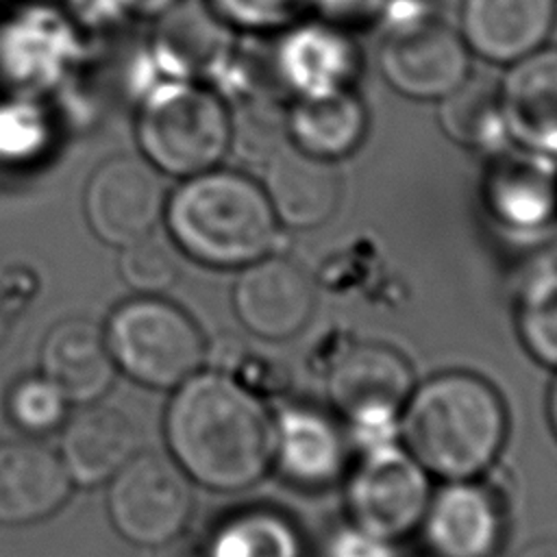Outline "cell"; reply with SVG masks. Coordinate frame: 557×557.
<instances>
[{
	"mask_svg": "<svg viewBox=\"0 0 557 557\" xmlns=\"http://www.w3.org/2000/svg\"><path fill=\"white\" fill-rule=\"evenodd\" d=\"M481 202L492 222L516 235H533L557 220V159L505 146L490 154Z\"/></svg>",
	"mask_w": 557,
	"mask_h": 557,
	"instance_id": "cell-12",
	"label": "cell"
},
{
	"mask_svg": "<svg viewBox=\"0 0 557 557\" xmlns=\"http://www.w3.org/2000/svg\"><path fill=\"white\" fill-rule=\"evenodd\" d=\"M557 20V0H461L459 33L490 63L509 65L546 46Z\"/></svg>",
	"mask_w": 557,
	"mask_h": 557,
	"instance_id": "cell-16",
	"label": "cell"
},
{
	"mask_svg": "<svg viewBox=\"0 0 557 557\" xmlns=\"http://www.w3.org/2000/svg\"><path fill=\"white\" fill-rule=\"evenodd\" d=\"M422 520L435 557H494L505 533L500 503L472 479L440 487Z\"/></svg>",
	"mask_w": 557,
	"mask_h": 557,
	"instance_id": "cell-15",
	"label": "cell"
},
{
	"mask_svg": "<svg viewBox=\"0 0 557 557\" xmlns=\"http://www.w3.org/2000/svg\"><path fill=\"white\" fill-rule=\"evenodd\" d=\"M548 416H550L553 431H555V435H557V381H555L553 387H550V396H548Z\"/></svg>",
	"mask_w": 557,
	"mask_h": 557,
	"instance_id": "cell-37",
	"label": "cell"
},
{
	"mask_svg": "<svg viewBox=\"0 0 557 557\" xmlns=\"http://www.w3.org/2000/svg\"><path fill=\"white\" fill-rule=\"evenodd\" d=\"M437 124L450 141L468 150L492 154L509 146L498 83L483 76H468L437 100Z\"/></svg>",
	"mask_w": 557,
	"mask_h": 557,
	"instance_id": "cell-24",
	"label": "cell"
},
{
	"mask_svg": "<svg viewBox=\"0 0 557 557\" xmlns=\"http://www.w3.org/2000/svg\"><path fill=\"white\" fill-rule=\"evenodd\" d=\"M400 413L407 453L446 481H468L485 472L507 433L498 392L470 372L431 376L409 394Z\"/></svg>",
	"mask_w": 557,
	"mask_h": 557,
	"instance_id": "cell-2",
	"label": "cell"
},
{
	"mask_svg": "<svg viewBox=\"0 0 557 557\" xmlns=\"http://www.w3.org/2000/svg\"><path fill=\"white\" fill-rule=\"evenodd\" d=\"M163 220L176 250L211 268H244L270 255L281 228L259 181L220 165L183 178Z\"/></svg>",
	"mask_w": 557,
	"mask_h": 557,
	"instance_id": "cell-3",
	"label": "cell"
},
{
	"mask_svg": "<svg viewBox=\"0 0 557 557\" xmlns=\"http://www.w3.org/2000/svg\"><path fill=\"white\" fill-rule=\"evenodd\" d=\"M135 139L152 168L187 178L218 168L231 152V111L205 83L170 78L139 102Z\"/></svg>",
	"mask_w": 557,
	"mask_h": 557,
	"instance_id": "cell-4",
	"label": "cell"
},
{
	"mask_svg": "<svg viewBox=\"0 0 557 557\" xmlns=\"http://www.w3.org/2000/svg\"><path fill=\"white\" fill-rule=\"evenodd\" d=\"M137 15H148V17H159L165 13L170 7H174L178 0H124Z\"/></svg>",
	"mask_w": 557,
	"mask_h": 557,
	"instance_id": "cell-34",
	"label": "cell"
},
{
	"mask_svg": "<svg viewBox=\"0 0 557 557\" xmlns=\"http://www.w3.org/2000/svg\"><path fill=\"white\" fill-rule=\"evenodd\" d=\"M39 366L67 400L83 405L98 400L115 376L104 331L87 318H67L54 324L44 337Z\"/></svg>",
	"mask_w": 557,
	"mask_h": 557,
	"instance_id": "cell-19",
	"label": "cell"
},
{
	"mask_svg": "<svg viewBox=\"0 0 557 557\" xmlns=\"http://www.w3.org/2000/svg\"><path fill=\"white\" fill-rule=\"evenodd\" d=\"M555 263H557V257H555Z\"/></svg>",
	"mask_w": 557,
	"mask_h": 557,
	"instance_id": "cell-38",
	"label": "cell"
},
{
	"mask_svg": "<svg viewBox=\"0 0 557 557\" xmlns=\"http://www.w3.org/2000/svg\"><path fill=\"white\" fill-rule=\"evenodd\" d=\"M287 144L285 109L276 96L242 98L237 111L231 113V150L239 159L265 163L272 152Z\"/></svg>",
	"mask_w": 557,
	"mask_h": 557,
	"instance_id": "cell-26",
	"label": "cell"
},
{
	"mask_svg": "<svg viewBox=\"0 0 557 557\" xmlns=\"http://www.w3.org/2000/svg\"><path fill=\"white\" fill-rule=\"evenodd\" d=\"M59 455L37 442L0 444V522L26 524L57 511L70 494Z\"/></svg>",
	"mask_w": 557,
	"mask_h": 557,
	"instance_id": "cell-20",
	"label": "cell"
},
{
	"mask_svg": "<svg viewBox=\"0 0 557 557\" xmlns=\"http://www.w3.org/2000/svg\"><path fill=\"white\" fill-rule=\"evenodd\" d=\"M152 557H209V553H207V544L198 542L196 537H187L178 533L176 537L159 544Z\"/></svg>",
	"mask_w": 557,
	"mask_h": 557,
	"instance_id": "cell-33",
	"label": "cell"
},
{
	"mask_svg": "<svg viewBox=\"0 0 557 557\" xmlns=\"http://www.w3.org/2000/svg\"><path fill=\"white\" fill-rule=\"evenodd\" d=\"M389 0H311V15L348 33L383 20Z\"/></svg>",
	"mask_w": 557,
	"mask_h": 557,
	"instance_id": "cell-31",
	"label": "cell"
},
{
	"mask_svg": "<svg viewBox=\"0 0 557 557\" xmlns=\"http://www.w3.org/2000/svg\"><path fill=\"white\" fill-rule=\"evenodd\" d=\"M165 442L174 463L196 483L237 492L268 470L274 435L255 394L220 372H196L168 403Z\"/></svg>",
	"mask_w": 557,
	"mask_h": 557,
	"instance_id": "cell-1",
	"label": "cell"
},
{
	"mask_svg": "<svg viewBox=\"0 0 557 557\" xmlns=\"http://www.w3.org/2000/svg\"><path fill=\"white\" fill-rule=\"evenodd\" d=\"M117 270L131 289L141 296H157L178 276L176 246L152 231L120 248Z\"/></svg>",
	"mask_w": 557,
	"mask_h": 557,
	"instance_id": "cell-28",
	"label": "cell"
},
{
	"mask_svg": "<svg viewBox=\"0 0 557 557\" xmlns=\"http://www.w3.org/2000/svg\"><path fill=\"white\" fill-rule=\"evenodd\" d=\"M233 28L205 2L178 0L157 17L152 52L170 78H218L235 48Z\"/></svg>",
	"mask_w": 557,
	"mask_h": 557,
	"instance_id": "cell-17",
	"label": "cell"
},
{
	"mask_svg": "<svg viewBox=\"0 0 557 557\" xmlns=\"http://www.w3.org/2000/svg\"><path fill=\"white\" fill-rule=\"evenodd\" d=\"M281 226L307 231L326 224L342 200V176L335 161L283 144L261 165L259 181Z\"/></svg>",
	"mask_w": 557,
	"mask_h": 557,
	"instance_id": "cell-14",
	"label": "cell"
},
{
	"mask_svg": "<svg viewBox=\"0 0 557 557\" xmlns=\"http://www.w3.org/2000/svg\"><path fill=\"white\" fill-rule=\"evenodd\" d=\"M348 511L357 529L379 540L407 535L422 522L429 505L424 468L403 448H366L346 487Z\"/></svg>",
	"mask_w": 557,
	"mask_h": 557,
	"instance_id": "cell-9",
	"label": "cell"
},
{
	"mask_svg": "<svg viewBox=\"0 0 557 557\" xmlns=\"http://www.w3.org/2000/svg\"><path fill=\"white\" fill-rule=\"evenodd\" d=\"M165 200V185L157 168L141 154H115L91 172L83 211L100 242L122 248L157 228Z\"/></svg>",
	"mask_w": 557,
	"mask_h": 557,
	"instance_id": "cell-10",
	"label": "cell"
},
{
	"mask_svg": "<svg viewBox=\"0 0 557 557\" xmlns=\"http://www.w3.org/2000/svg\"><path fill=\"white\" fill-rule=\"evenodd\" d=\"M231 28L278 33L311 13V0H205Z\"/></svg>",
	"mask_w": 557,
	"mask_h": 557,
	"instance_id": "cell-30",
	"label": "cell"
},
{
	"mask_svg": "<svg viewBox=\"0 0 557 557\" xmlns=\"http://www.w3.org/2000/svg\"><path fill=\"white\" fill-rule=\"evenodd\" d=\"M0 292L11 305L13 311H20L33 296L35 283H33V272L24 268H13L0 278Z\"/></svg>",
	"mask_w": 557,
	"mask_h": 557,
	"instance_id": "cell-32",
	"label": "cell"
},
{
	"mask_svg": "<svg viewBox=\"0 0 557 557\" xmlns=\"http://www.w3.org/2000/svg\"><path fill=\"white\" fill-rule=\"evenodd\" d=\"M231 298L250 333L276 342L302 331L313 313L315 289L296 261L270 252L239 268Z\"/></svg>",
	"mask_w": 557,
	"mask_h": 557,
	"instance_id": "cell-13",
	"label": "cell"
},
{
	"mask_svg": "<svg viewBox=\"0 0 557 557\" xmlns=\"http://www.w3.org/2000/svg\"><path fill=\"white\" fill-rule=\"evenodd\" d=\"M13 315H15V311L11 309V305L7 302V298H4L2 292H0V344L4 342V337H7L9 329H11Z\"/></svg>",
	"mask_w": 557,
	"mask_h": 557,
	"instance_id": "cell-36",
	"label": "cell"
},
{
	"mask_svg": "<svg viewBox=\"0 0 557 557\" xmlns=\"http://www.w3.org/2000/svg\"><path fill=\"white\" fill-rule=\"evenodd\" d=\"M272 457L289 483L320 487L342 474L346 440L326 413L300 405L285 407L272 424Z\"/></svg>",
	"mask_w": 557,
	"mask_h": 557,
	"instance_id": "cell-21",
	"label": "cell"
},
{
	"mask_svg": "<svg viewBox=\"0 0 557 557\" xmlns=\"http://www.w3.org/2000/svg\"><path fill=\"white\" fill-rule=\"evenodd\" d=\"M135 429L122 411L89 403L63 429L61 461L78 485H98L135 455Z\"/></svg>",
	"mask_w": 557,
	"mask_h": 557,
	"instance_id": "cell-22",
	"label": "cell"
},
{
	"mask_svg": "<svg viewBox=\"0 0 557 557\" xmlns=\"http://www.w3.org/2000/svg\"><path fill=\"white\" fill-rule=\"evenodd\" d=\"M518 335L544 366L557 368V263L531 274L516 307Z\"/></svg>",
	"mask_w": 557,
	"mask_h": 557,
	"instance_id": "cell-25",
	"label": "cell"
},
{
	"mask_svg": "<svg viewBox=\"0 0 557 557\" xmlns=\"http://www.w3.org/2000/svg\"><path fill=\"white\" fill-rule=\"evenodd\" d=\"M9 413L20 429L46 433L63 422L67 413V398L44 374L26 376L11 387Z\"/></svg>",
	"mask_w": 557,
	"mask_h": 557,
	"instance_id": "cell-29",
	"label": "cell"
},
{
	"mask_svg": "<svg viewBox=\"0 0 557 557\" xmlns=\"http://www.w3.org/2000/svg\"><path fill=\"white\" fill-rule=\"evenodd\" d=\"M207 553L209 557H296V537L274 516L248 513L222 527Z\"/></svg>",
	"mask_w": 557,
	"mask_h": 557,
	"instance_id": "cell-27",
	"label": "cell"
},
{
	"mask_svg": "<svg viewBox=\"0 0 557 557\" xmlns=\"http://www.w3.org/2000/svg\"><path fill=\"white\" fill-rule=\"evenodd\" d=\"M268 52L274 83L289 98L350 89L361 70L352 33L318 17L278 30Z\"/></svg>",
	"mask_w": 557,
	"mask_h": 557,
	"instance_id": "cell-11",
	"label": "cell"
},
{
	"mask_svg": "<svg viewBox=\"0 0 557 557\" xmlns=\"http://www.w3.org/2000/svg\"><path fill=\"white\" fill-rule=\"evenodd\" d=\"M379 70L409 100H440L470 76V50L459 28L418 7L385 9Z\"/></svg>",
	"mask_w": 557,
	"mask_h": 557,
	"instance_id": "cell-6",
	"label": "cell"
},
{
	"mask_svg": "<svg viewBox=\"0 0 557 557\" xmlns=\"http://www.w3.org/2000/svg\"><path fill=\"white\" fill-rule=\"evenodd\" d=\"M413 392L407 359L379 342L348 344L329 366V396L366 448L392 444L396 416Z\"/></svg>",
	"mask_w": 557,
	"mask_h": 557,
	"instance_id": "cell-7",
	"label": "cell"
},
{
	"mask_svg": "<svg viewBox=\"0 0 557 557\" xmlns=\"http://www.w3.org/2000/svg\"><path fill=\"white\" fill-rule=\"evenodd\" d=\"M104 337L122 372L159 389L178 387L205 361V339L196 322L159 296L122 302L111 313Z\"/></svg>",
	"mask_w": 557,
	"mask_h": 557,
	"instance_id": "cell-5",
	"label": "cell"
},
{
	"mask_svg": "<svg viewBox=\"0 0 557 557\" xmlns=\"http://www.w3.org/2000/svg\"><path fill=\"white\" fill-rule=\"evenodd\" d=\"M107 509L122 537L141 546H159L185 529L191 490L172 459L141 453L111 476Z\"/></svg>",
	"mask_w": 557,
	"mask_h": 557,
	"instance_id": "cell-8",
	"label": "cell"
},
{
	"mask_svg": "<svg viewBox=\"0 0 557 557\" xmlns=\"http://www.w3.org/2000/svg\"><path fill=\"white\" fill-rule=\"evenodd\" d=\"M516 557H557V537H542L524 546Z\"/></svg>",
	"mask_w": 557,
	"mask_h": 557,
	"instance_id": "cell-35",
	"label": "cell"
},
{
	"mask_svg": "<svg viewBox=\"0 0 557 557\" xmlns=\"http://www.w3.org/2000/svg\"><path fill=\"white\" fill-rule=\"evenodd\" d=\"M287 141L298 150L337 161L359 148L368 131V111L359 94L339 89L292 98L285 109Z\"/></svg>",
	"mask_w": 557,
	"mask_h": 557,
	"instance_id": "cell-23",
	"label": "cell"
},
{
	"mask_svg": "<svg viewBox=\"0 0 557 557\" xmlns=\"http://www.w3.org/2000/svg\"><path fill=\"white\" fill-rule=\"evenodd\" d=\"M498 91L509 141L557 159V48L509 63Z\"/></svg>",
	"mask_w": 557,
	"mask_h": 557,
	"instance_id": "cell-18",
	"label": "cell"
}]
</instances>
